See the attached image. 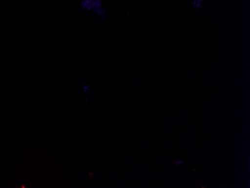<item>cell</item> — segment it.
<instances>
[{"instance_id":"2","label":"cell","mask_w":250,"mask_h":188,"mask_svg":"<svg viewBox=\"0 0 250 188\" xmlns=\"http://www.w3.org/2000/svg\"><path fill=\"white\" fill-rule=\"evenodd\" d=\"M204 2H205V0H192L191 6H192V9L198 12L199 10L203 8Z\"/></svg>"},{"instance_id":"1","label":"cell","mask_w":250,"mask_h":188,"mask_svg":"<svg viewBox=\"0 0 250 188\" xmlns=\"http://www.w3.org/2000/svg\"><path fill=\"white\" fill-rule=\"evenodd\" d=\"M105 0H80V8L83 12L92 13L100 21L106 18V11L104 8Z\"/></svg>"},{"instance_id":"3","label":"cell","mask_w":250,"mask_h":188,"mask_svg":"<svg viewBox=\"0 0 250 188\" xmlns=\"http://www.w3.org/2000/svg\"><path fill=\"white\" fill-rule=\"evenodd\" d=\"M184 161H181V160H178V161H175L173 162V165L175 166V167H181L182 166L184 165Z\"/></svg>"}]
</instances>
